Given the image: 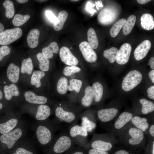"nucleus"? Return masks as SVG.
Wrapping results in <instances>:
<instances>
[{
  "label": "nucleus",
  "instance_id": "f257e3e1",
  "mask_svg": "<svg viewBox=\"0 0 154 154\" xmlns=\"http://www.w3.org/2000/svg\"><path fill=\"white\" fill-rule=\"evenodd\" d=\"M123 134V140L131 145H137L144 141L145 136L143 132L134 127L127 128Z\"/></svg>",
  "mask_w": 154,
  "mask_h": 154
},
{
  "label": "nucleus",
  "instance_id": "f03ea898",
  "mask_svg": "<svg viewBox=\"0 0 154 154\" xmlns=\"http://www.w3.org/2000/svg\"><path fill=\"white\" fill-rule=\"evenodd\" d=\"M142 78V75L140 72L135 70L131 71L124 78L122 88L125 91H129L138 85Z\"/></svg>",
  "mask_w": 154,
  "mask_h": 154
},
{
  "label": "nucleus",
  "instance_id": "7ed1b4c3",
  "mask_svg": "<svg viewBox=\"0 0 154 154\" xmlns=\"http://www.w3.org/2000/svg\"><path fill=\"white\" fill-rule=\"evenodd\" d=\"M22 34V31L19 27L6 29L0 35V45L9 44L19 39Z\"/></svg>",
  "mask_w": 154,
  "mask_h": 154
},
{
  "label": "nucleus",
  "instance_id": "20e7f679",
  "mask_svg": "<svg viewBox=\"0 0 154 154\" xmlns=\"http://www.w3.org/2000/svg\"><path fill=\"white\" fill-rule=\"evenodd\" d=\"M117 14L116 11L113 8L106 7L99 13L98 19L100 23L103 25H108L113 22L116 19Z\"/></svg>",
  "mask_w": 154,
  "mask_h": 154
},
{
  "label": "nucleus",
  "instance_id": "39448f33",
  "mask_svg": "<svg viewBox=\"0 0 154 154\" xmlns=\"http://www.w3.org/2000/svg\"><path fill=\"white\" fill-rule=\"evenodd\" d=\"M22 134L21 130L19 128H17L2 135L0 137V140L2 143L7 144L8 148L10 149L21 137Z\"/></svg>",
  "mask_w": 154,
  "mask_h": 154
},
{
  "label": "nucleus",
  "instance_id": "423d86ee",
  "mask_svg": "<svg viewBox=\"0 0 154 154\" xmlns=\"http://www.w3.org/2000/svg\"><path fill=\"white\" fill-rule=\"evenodd\" d=\"M72 141L69 135H63L57 139L53 147L54 151L61 153L68 150L71 147Z\"/></svg>",
  "mask_w": 154,
  "mask_h": 154
},
{
  "label": "nucleus",
  "instance_id": "0eeeda50",
  "mask_svg": "<svg viewBox=\"0 0 154 154\" xmlns=\"http://www.w3.org/2000/svg\"><path fill=\"white\" fill-rule=\"evenodd\" d=\"M79 46L84 58L87 61L93 62L96 60V54L88 42L83 41L79 44Z\"/></svg>",
  "mask_w": 154,
  "mask_h": 154
},
{
  "label": "nucleus",
  "instance_id": "6e6552de",
  "mask_svg": "<svg viewBox=\"0 0 154 154\" xmlns=\"http://www.w3.org/2000/svg\"><path fill=\"white\" fill-rule=\"evenodd\" d=\"M59 55L62 61L67 65L76 66L78 63L77 58L66 46H62L60 48Z\"/></svg>",
  "mask_w": 154,
  "mask_h": 154
},
{
  "label": "nucleus",
  "instance_id": "1a4fd4ad",
  "mask_svg": "<svg viewBox=\"0 0 154 154\" xmlns=\"http://www.w3.org/2000/svg\"><path fill=\"white\" fill-rule=\"evenodd\" d=\"M132 50V47L129 43L123 44L119 50L116 59L117 62L120 65L124 64L128 62Z\"/></svg>",
  "mask_w": 154,
  "mask_h": 154
},
{
  "label": "nucleus",
  "instance_id": "9d476101",
  "mask_svg": "<svg viewBox=\"0 0 154 154\" xmlns=\"http://www.w3.org/2000/svg\"><path fill=\"white\" fill-rule=\"evenodd\" d=\"M118 112V110L115 108L103 109L98 111L97 116L100 121L103 122L107 123L113 119Z\"/></svg>",
  "mask_w": 154,
  "mask_h": 154
},
{
  "label": "nucleus",
  "instance_id": "9b49d317",
  "mask_svg": "<svg viewBox=\"0 0 154 154\" xmlns=\"http://www.w3.org/2000/svg\"><path fill=\"white\" fill-rule=\"evenodd\" d=\"M151 46V43L149 40H146L143 41L135 49L134 56L138 61L143 58L147 55Z\"/></svg>",
  "mask_w": 154,
  "mask_h": 154
},
{
  "label": "nucleus",
  "instance_id": "f8f14e48",
  "mask_svg": "<svg viewBox=\"0 0 154 154\" xmlns=\"http://www.w3.org/2000/svg\"><path fill=\"white\" fill-rule=\"evenodd\" d=\"M36 135L38 140L42 145L48 143L52 138L50 130L47 127L42 125H40L37 127Z\"/></svg>",
  "mask_w": 154,
  "mask_h": 154
},
{
  "label": "nucleus",
  "instance_id": "ddd939ff",
  "mask_svg": "<svg viewBox=\"0 0 154 154\" xmlns=\"http://www.w3.org/2000/svg\"><path fill=\"white\" fill-rule=\"evenodd\" d=\"M133 116L131 113L127 112H122L114 122V129L118 130H121L131 121Z\"/></svg>",
  "mask_w": 154,
  "mask_h": 154
},
{
  "label": "nucleus",
  "instance_id": "4468645a",
  "mask_svg": "<svg viewBox=\"0 0 154 154\" xmlns=\"http://www.w3.org/2000/svg\"><path fill=\"white\" fill-rule=\"evenodd\" d=\"M55 114L57 117L68 123L72 122L76 119V116L74 113L65 111L60 106H58L56 108Z\"/></svg>",
  "mask_w": 154,
  "mask_h": 154
},
{
  "label": "nucleus",
  "instance_id": "2eb2a0df",
  "mask_svg": "<svg viewBox=\"0 0 154 154\" xmlns=\"http://www.w3.org/2000/svg\"><path fill=\"white\" fill-rule=\"evenodd\" d=\"M110 140L103 139H96L92 142L91 146L92 149L102 151H108L110 150L112 147Z\"/></svg>",
  "mask_w": 154,
  "mask_h": 154
},
{
  "label": "nucleus",
  "instance_id": "dca6fc26",
  "mask_svg": "<svg viewBox=\"0 0 154 154\" xmlns=\"http://www.w3.org/2000/svg\"><path fill=\"white\" fill-rule=\"evenodd\" d=\"M24 96L26 100L31 104L43 105L47 101V99L46 97L37 95L34 92L31 91L25 92Z\"/></svg>",
  "mask_w": 154,
  "mask_h": 154
},
{
  "label": "nucleus",
  "instance_id": "f3484780",
  "mask_svg": "<svg viewBox=\"0 0 154 154\" xmlns=\"http://www.w3.org/2000/svg\"><path fill=\"white\" fill-rule=\"evenodd\" d=\"M131 121L134 126L144 133L149 128V125L146 118L141 117L138 116L133 117Z\"/></svg>",
  "mask_w": 154,
  "mask_h": 154
},
{
  "label": "nucleus",
  "instance_id": "a211bd4d",
  "mask_svg": "<svg viewBox=\"0 0 154 154\" xmlns=\"http://www.w3.org/2000/svg\"><path fill=\"white\" fill-rule=\"evenodd\" d=\"M7 76L9 80L15 83L18 81L20 69L18 66L11 63L8 66L7 70Z\"/></svg>",
  "mask_w": 154,
  "mask_h": 154
},
{
  "label": "nucleus",
  "instance_id": "6ab92c4d",
  "mask_svg": "<svg viewBox=\"0 0 154 154\" xmlns=\"http://www.w3.org/2000/svg\"><path fill=\"white\" fill-rule=\"evenodd\" d=\"M40 34L39 30L37 29H33L29 32L27 39L28 45L30 48H34L37 46Z\"/></svg>",
  "mask_w": 154,
  "mask_h": 154
},
{
  "label": "nucleus",
  "instance_id": "aec40b11",
  "mask_svg": "<svg viewBox=\"0 0 154 154\" xmlns=\"http://www.w3.org/2000/svg\"><path fill=\"white\" fill-rule=\"evenodd\" d=\"M141 24L142 28L146 30H150L154 27V21L151 14L146 13L143 14L141 18Z\"/></svg>",
  "mask_w": 154,
  "mask_h": 154
},
{
  "label": "nucleus",
  "instance_id": "412c9836",
  "mask_svg": "<svg viewBox=\"0 0 154 154\" xmlns=\"http://www.w3.org/2000/svg\"><path fill=\"white\" fill-rule=\"evenodd\" d=\"M59 48L57 43L55 42L51 43L49 45L44 48L42 50V53L48 59L52 58L53 54L57 53L58 51Z\"/></svg>",
  "mask_w": 154,
  "mask_h": 154
},
{
  "label": "nucleus",
  "instance_id": "4be33fe9",
  "mask_svg": "<svg viewBox=\"0 0 154 154\" xmlns=\"http://www.w3.org/2000/svg\"><path fill=\"white\" fill-rule=\"evenodd\" d=\"M68 17V13L66 11L62 10L60 11L57 17L56 21L54 23V29L56 31L61 30Z\"/></svg>",
  "mask_w": 154,
  "mask_h": 154
},
{
  "label": "nucleus",
  "instance_id": "5701e85b",
  "mask_svg": "<svg viewBox=\"0 0 154 154\" xmlns=\"http://www.w3.org/2000/svg\"><path fill=\"white\" fill-rule=\"evenodd\" d=\"M85 95L81 100L82 104L85 107H89L92 104L94 98V93L92 87L87 86L85 90Z\"/></svg>",
  "mask_w": 154,
  "mask_h": 154
},
{
  "label": "nucleus",
  "instance_id": "b1692460",
  "mask_svg": "<svg viewBox=\"0 0 154 154\" xmlns=\"http://www.w3.org/2000/svg\"><path fill=\"white\" fill-rule=\"evenodd\" d=\"M4 92L5 98L8 100H11L13 96H18L19 94L18 88L14 84H12L9 86H5Z\"/></svg>",
  "mask_w": 154,
  "mask_h": 154
},
{
  "label": "nucleus",
  "instance_id": "393cba45",
  "mask_svg": "<svg viewBox=\"0 0 154 154\" xmlns=\"http://www.w3.org/2000/svg\"><path fill=\"white\" fill-rule=\"evenodd\" d=\"M50 114V109L48 106L41 105L38 107L36 117L39 120H44L49 117Z\"/></svg>",
  "mask_w": 154,
  "mask_h": 154
},
{
  "label": "nucleus",
  "instance_id": "a878e982",
  "mask_svg": "<svg viewBox=\"0 0 154 154\" xmlns=\"http://www.w3.org/2000/svg\"><path fill=\"white\" fill-rule=\"evenodd\" d=\"M70 136L74 137L80 135L86 137L88 135V132L86 129L82 125H75L72 126L69 131Z\"/></svg>",
  "mask_w": 154,
  "mask_h": 154
},
{
  "label": "nucleus",
  "instance_id": "bb28decb",
  "mask_svg": "<svg viewBox=\"0 0 154 154\" xmlns=\"http://www.w3.org/2000/svg\"><path fill=\"white\" fill-rule=\"evenodd\" d=\"M17 123V120L13 118L0 124V133L3 134L9 132L16 126Z\"/></svg>",
  "mask_w": 154,
  "mask_h": 154
},
{
  "label": "nucleus",
  "instance_id": "cd10ccee",
  "mask_svg": "<svg viewBox=\"0 0 154 154\" xmlns=\"http://www.w3.org/2000/svg\"><path fill=\"white\" fill-rule=\"evenodd\" d=\"M88 43L93 49H96L98 46V42L96 33L94 29L90 28L87 32Z\"/></svg>",
  "mask_w": 154,
  "mask_h": 154
},
{
  "label": "nucleus",
  "instance_id": "c85d7f7f",
  "mask_svg": "<svg viewBox=\"0 0 154 154\" xmlns=\"http://www.w3.org/2000/svg\"><path fill=\"white\" fill-rule=\"evenodd\" d=\"M139 101L142 105V114H147L153 111L154 104L153 102L145 98H141Z\"/></svg>",
  "mask_w": 154,
  "mask_h": 154
},
{
  "label": "nucleus",
  "instance_id": "c756f323",
  "mask_svg": "<svg viewBox=\"0 0 154 154\" xmlns=\"http://www.w3.org/2000/svg\"><path fill=\"white\" fill-rule=\"evenodd\" d=\"M136 19L134 15L129 16L123 25V32L124 35H127L130 33L135 25Z\"/></svg>",
  "mask_w": 154,
  "mask_h": 154
},
{
  "label": "nucleus",
  "instance_id": "7c9ffc66",
  "mask_svg": "<svg viewBox=\"0 0 154 154\" xmlns=\"http://www.w3.org/2000/svg\"><path fill=\"white\" fill-rule=\"evenodd\" d=\"M118 52V49L115 47H112L106 50L103 52L104 57L108 59L111 63L115 62L117 59Z\"/></svg>",
  "mask_w": 154,
  "mask_h": 154
},
{
  "label": "nucleus",
  "instance_id": "2f4dec72",
  "mask_svg": "<svg viewBox=\"0 0 154 154\" xmlns=\"http://www.w3.org/2000/svg\"><path fill=\"white\" fill-rule=\"evenodd\" d=\"M45 75L44 72L42 71L36 70L34 71L32 76L31 83L35 85L36 88L39 87L41 85L40 79L44 77Z\"/></svg>",
  "mask_w": 154,
  "mask_h": 154
},
{
  "label": "nucleus",
  "instance_id": "473e14b6",
  "mask_svg": "<svg viewBox=\"0 0 154 154\" xmlns=\"http://www.w3.org/2000/svg\"><path fill=\"white\" fill-rule=\"evenodd\" d=\"M37 58L39 62V67L42 71H47L49 68L50 60L41 52L37 54Z\"/></svg>",
  "mask_w": 154,
  "mask_h": 154
},
{
  "label": "nucleus",
  "instance_id": "72a5a7b5",
  "mask_svg": "<svg viewBox=\"0 0 154 154\" xmlns=\"http://www.w3.org/2000/svg\"><path fill=\"white\" fill-rule=\"evenodd\" d=\"M92 87L94 93V100L96 102H99L101 100L103 96V86L100 83L96 82L93 84Z\"/></svg>",
  "mask_w": 154,
  "mask_h": 154
},
{
  "label": "nucleus",
  "instance_id": "f704fd0d",
  "mask_svg": "<svg viewBox=\"0 0 154 154\" xmlns=\"http://www.w3.org/2000/svg\"><path fill=\"white\" fill-rule=\"evenodd\" d=\"M33 69V65L31 58L25 59L22 61L21 70L22 73L31 74L32 73Z\"/></svg>",
  "mask_w": 154,
  "mask_h": 154
},
{
  "label": "nucleus",
  "instance_id": "c9c22d12",
  "mask_svg": "<svg viewBox=\"0 0 154 154\" xmlns=\"http://www.w3.org/2000/svg\"><path fill=\"white\" fill-rule=\"evenodd\" d=\"M126 21L125 19L122 18L119 20L113 25L110 32L112 37H115L117 35Z\"/></svg>",
  "mask_w": 154,
  "mask_h": 154
},
{
  "label": "nucleus",
  "instance_id": "e433bc0d",
  "mask_svg": "<svg viewBox=\"0 0 154 154\" xmlns=\"http://www.w3.org/2000/svg\"><path fill=\"white\" fill-rule=\"evenodd\" d=\"M81 124L88 133L91 132L96 126V123L86 116H83L81 118Z\"/></svg>",
  "mask_w": 154,
  "mask_h": 154
},
{
  "label": "nucleus",
  "instance_id": "4c0bfd02",
  "mask_svg": "<svg viewBox=\"0 0 154 154\" xmlns=\"http://www.w3.org/2000/svg\"><path fill=\"white\" fill-rule=\"evenodd\" d=\"M30 18V16L28 14L22 15L19 14H16L13 19V24L15 26H21L26 22Z\"/></svg>",
  "mask_w": 154,
  "mask_h": 154
},
{
  "label": "nucleus",
  "instance_id": "58836bf2",
  "mask_svg": "<svg viewBox=\"0 0 154 154\" xmlns=\"http://www.w3.org/2000/svg\"><path fill=\"white\" fill-rule=\"evenodd\" d=\"M3 6L5 9V15L8 18H12L15 14V9L12 1L9 0L5 1L3 3Z\"/></svg>",
  "mask_w": 154,
  "mask_h": 154
},
{
  "label": "nucleus",
  "instance_id": "ea45409f",
  "mask_svg": "<svg viewBox=\"0 0 154 154\" xmlns=\"http://www.w3.org/2000/svg\"><path fill=\"white\" fill-rule=\"evenodd\" d=\"M68 80L65 77H62L58 80L57 85L58 92L61 94H66L68 89Z\"/></svg>",
  "mask_w": 154,
  "mask_h": 154
},
{
  "label": "nucleus",
  "instance_id": "a19ab883",
  "mask_svg": "<svg viewBox=\"0 0 154 154\" xmlns=\"http://www.w3.org/2000/svg\"><path fill=\"white\" fill-rule=\"evenodd\" d=\"M81 80L75 79L71 80L70 81V85L68 86V89L70 91L74 90L77 93H79L82 85Z\"/></svg>",
  "mask_w": 154,
  "mask_h": 154
},
{
  "label": "nucleus",
  "instance_id": "79ce46f5",
  "mask_svg": "<svg viewBox=\"0 0 154 154\" xmlns=\"http://www.w3.org/2000/svg\"><path fill=\"white\" fill-rule=\"evenodd\" d=\"M81 69L76 66H67L66 67L63 71L64 75L69 76L77 72H80Z\"/></svg>",
  "mask_w": 154,
  "mask_h": 154
},
{
  "label": "nucleus",
  "instance_id": "37998d69",
  "mask_svg": "<svg viewBox=\"0 0 154 154\" xmlns=\"http://www.w3.org/2000/svg\"><path fill=\"white\" fill-rule=\"evenodd\" d=\"M11 49L6 45H4L0 47V61L2 60L5 56L10 53Z\"/></svg>",
  "mask_w": 154,
  "mask_h": 154
},
{
  "label": "nucleus",
  "instance_id": "c03bdc74",
  "mask_svg": "<svg viewBox=\"0 0 154 154\" xmlns=\"http://www.w3.org/2000/svg\"><path fill=\"white\" fill-rule=\"evenodd\" d=\"M46 15L47 18L52 22L54 23L56 20L57 17L52 12L50 11H46Z\"/></svg>",
  "mask_w": 154,
  "mask_h": 154
},
{
  "label": "nucleus",
  "instance_id": "a18cd8bd",
  "mask_svg": "<svg viewBox=\"0 0 154 154\" xmlns=\"http://www.w3.org/2000/svg\"><path fill=\"white\" fill-rule=\"evenodd\" d=\"M147 96L150 99L154 100V86L153 85L149 88L147 90Z\"/></svg>",
  "mask_w": 154,
  "mask_h": 154
},
{
  "label": "nucleus",
  "instance_id": "49530a36",
  "mask_svg": "<svg viewBox=\"0 0 154 154\" xmlns=\"http://www.w3.org/2000/svg\"><path fill=\"white\" fill-rule=\"evenodd\" d=\"M89 154H109L106 151H102L94 149H90L89 151Z\"/></svg>",
  "mask_w": 154,
  "mask_h": 154
},
{
  "label": "nucleus",
  "instance_id": "de8ad7c7",
  "mask_svg": "<svg viewBox=\"0 0 154 154\" xmlns=\"http://www.w3.org/2000/svg\"><path fill=\"white\" fill-rule=\"evenodd\" d=\"M16 152L17 154H33L32 152L22 148H18Z\"/></svg>",
  "mask_w": 154,
  "mask_h": 154
},
{
  "label": "nucleus",
  "instance_id": "09e8293b",
  "mask_svg": "<svg viewBox=\"0 0 154 154\" xmlns=\"http://www.w3.org/2000/svg\"><path fill=\"white\" fill-rule=\"evenodd\" d=\"M153 70L154 69V57H152L150 58L148 64Z\"/></svg>",
  "mask_w": 154,
  "mask_h": 154
},
{
  "label": "nucleus",
  "instance_id": "8fccbe9b",
  "mask_svg": "<svg viewBox=\"0 0 154 154\" xmlns=\"http://www.w3.org/2000/svg\"><path fill=\"white\" fill-rule=\"evenodd\" d=\"M149 133L150 135L153 137H154V125L153 124L150 125L149 127Z\"/></svg>",
  "mask_w": 154,
  "mask_h": 154
},
{
  "label": "nucleus",
  "instance_id": "3c124183",
  "mask_svg": "<svg viewBox=\"0 0 154 154\" xmlns=\"http://www.w3.org/2000/svg\"><path fill=\"white\" fill-rule=\"evenodd\" d=\"M149 76L152 81V82L154 83V70H152L149 73Z\"/></svg>",
  "mask_w": 154,
  "mask_h": 154
},
{
  "label": "nucleus",
  "instance_id": "603ef678",
  "mask_svg": "<svg viewBox=\"0 0 154 154\" xmlns=\"http://www.w3.org/2000/svg\"><path fill=\"white\" fill-rule=\"evenodd\" d=\"M114 154H130L127 151L124 150H120L116 152Z\"/></svg>",
  "mask_w": 154,
  "mask_h": 154
},
{
  "label": "nucleus",
  "instance_id": "864d4df0",
  "mask_svg": "<svg viewBox=\"0 0 154 154\" xmlns=\"http://www.w3.org/2000/svg\"><path fill=\"white\" fill-rule=\"evenodd\" d=\"M150 0H137V2L140 4H143L147 3L150 1Z\"/></svg>",
  "mask_w": 154,
  "mask_h": 154
},
{
  "label": "nucleus",
  "instance_id": "5fc2aeb1",
  "mask_svg": "<svg viewBox=\"0 0 154 154\" xmlns=\"http://www.w3.org/2000/svg\"><path fill=\"white\" fill-rule=\"evenodd\" d=\"M4 27L3 24L0 22V35L4 31Z\"/></svg>",
  "mask_w": 154,
  "mask_h": 154
},
{
  "label": "nucleus",
  "instance_id": "6e6d98bb",
  "mask_svg": "<svg viewBox=\"0 0 154 154\" xmlns=\"http://www.w3.org/2000/svg\"><path fill=\"white\" fill-rule=\"evenodd\" d=\"M17 2L21 3H25L28 2V0H16Z\"/></svg>",
  "mask_w": 154,
  "mask_h": 154
},
{
  "label": "nucleus",
  "instance_id": "4d7b16f0",
  "mask_svg": "<svg viewBox=\"0 0 154 154\" xmlns=\"http://www.w3.org/2000/svg\"><path fill=\"white\" fill-rule=\"evenodd\" d=\"M152 154H154V141H153L152 145Z\"/></svg>",
  "mask_w": 154,
  "mask_h": 154
},
{
  "label": "nucleus",
  "instance_id": "13d9d810",
  "mask_svg": "<svg viewBox=\"0 0 154 154\" xmlns=\"http://www.w3.org/2000/svg\"><path fill=\"white\" fill-rule=\"evenodd\" d=\"M73 154H84V153L82 152L78 151L75 152Z\"/></svg>",
  "mask_w": 154,
  "mask_h": 154
},
{
  "label": "nucleus",
  "instance_id": "bf43d9fd",
  "mask_svg": "<svg viewBox=\"0 0 154 154\" xmlns=\"http://www.w3.org/2000/svg\"><path fill=\"white\" fill-rule=\"evenodd\" d=\"M3 94L2 92L0 90V100H1L3 98Z\"/></svg>",
  "mask_w": 154,
  "mask_h": 154
},
{
  "label": "nucleus",
  "instance_id": "052dcab7",
  "mask_svg": "<svg viewBox=\"0 0 154 154\" xmlns=\"http://www.w3.org/2000/svg\"><path fill=\"white\" fill-rule=\"evenodd\" d=\"M3 107V105L0 102V110Z\"/></svg>",
  "mask_w": 154,
  "mask_h": 154
},
{
  "label": "nucleus",
  "instance_id": "680f3d73",
  "mask_svg": "<svg viewBox=\"0 0 154 154\" xmlns=\"http://www.w3.org/2000/svg\"><path fill=\"white\" fill-rule=\"evenodd\" d=\"M71 1H78L79 0H71Z\"/></svg>",
  "mask_w": 154,
  "mask_h": 154
},
{
  "label": "nucleus",
  "instance_id": "e2e57ef3",
  "mask_svg": "<svg viewBox=\"0 0 154 154\" xmlns=\"http://www.w3.org/2000/svg\"><path fill=\"white\" fill-rule=\"evenodd\" d=\"M4 83L5 84V83H6V82H4Z\"/></svg>",
  "mask_w": 154,
  "mask_h": 154
},
{
  "label": "nucleus",
  "instance_id": "0e129e2a",
  "mask_svg": "<svg viewBox=\"0 0 154 154\" xmlns=\"http://www.w3.org/2000/svg\"><path fill=\"white\" fill-rule=\"evenodd\" d=\"M13 154H17V153H13Z\"/></svg>",
  "mask_w": 154,
  "mask_h": 154
}]
</instances>
